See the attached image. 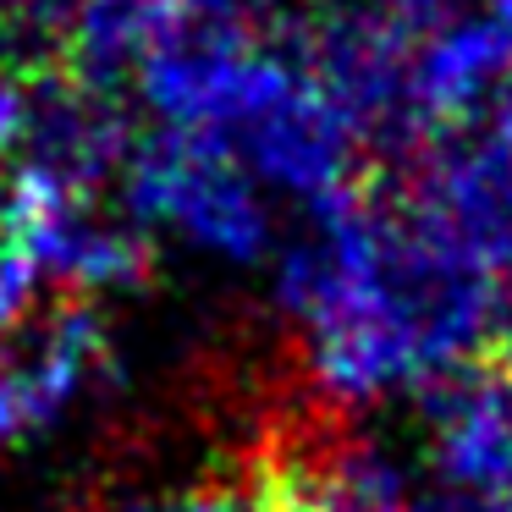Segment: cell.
Here are the masks:
<instances>
[{"instance_id": "4", "label": "cell", "mask_w": 512, "mask_h": 512, "mask_svg": "<svg viewBox=\"0 0 512 512\" xmlns=\"http://www.w3.org/2000/svg\"><path fill=\"white\" fill-rule=\"evenodd\" d=\"M105 512H270L259 485H226V479H204V485H177V490H133V496L111 501Z\"/></svg>"}, {"instance_id": "5", "label": "cell", "mask_w": 512, "mask_h": 512, "mask_svg": "<svg viewBox=\"0 0 512 512\" xmlns=\"http://www.w3.org/2000/svg\"><path fill=\"white\" fill-rule=\"evenodd\" d=\"M408 512H512V507H501L490 496H468V490H452V485H430L413 496Z\"/></svg>"}, {"instance_id": "6", "label": "cell", "mask_w": 512, "mask_h": 512, "mask_svg": "<svg viewBox=\"0 0 512 512\" xmlns=\"http://www.w3.org/2000/svg\"><path fill=\"white\" fill-rule=\"evenodd\" d=\"M490 364H496V369H501V375H507V380H512V325H507V331H501V342H496V347H490Z\"/></svg>"}, {"instance_id": "3", "label": "cell", "mask_w": 512, "mask_h": 512, "mask_svg": "<svg viewBox=\"0 0 512 512\" xmlns=\"http://www.w3.org/2000/svg\"><path fill=\"white\" fill-rule=\"evenodd\" d=\"M0 364H6V380H12V391H17L28 435L56 430V424L111 375L105 336L83 309H56V314H45V320H28L12 342L0 347Z\"/></svg>"}, {"instance_id": "1", "label": "cell", "mask_w": 512, "mask_h": 512, "mask_svg": "<svg viewBox=\"0 0 512 512\" xmlns=\"http://www.w3.org/2000/svg\"><path fill=\"white\" fill-rule=\"evenodd\" d=\"M303 375L331 408L435 391L507 331V287L446 254L408 215L331 210L281 270Z\"/></svg>"}, {"instance_id": "2", "label": "cell", "mask_w": 512, "mask_h": 512, "mask_svg": "<svg viewBox=\"0 0 512 512\" xmlns=\"http://www.w3.org/2000/svg\"><path fill=\"white\" fill-rule=\"evenodd\" d=\"M424 441L435 485L512 507V380L490 358L424 391Z\"/></svg>"}]
</instances>
